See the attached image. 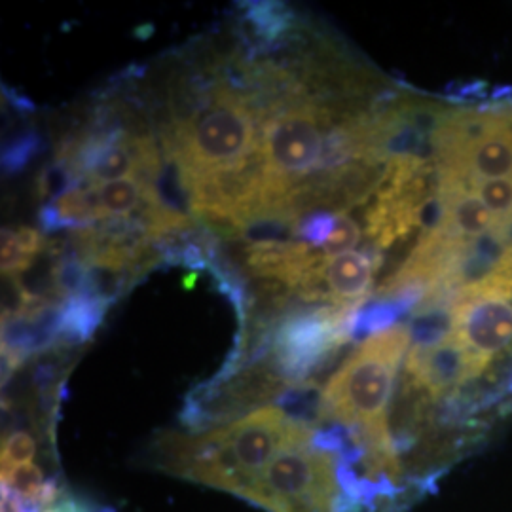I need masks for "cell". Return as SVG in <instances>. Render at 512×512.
Wrapping results in <instances>:
<instances>
[{"instance_id":"cell-2","label":"cell","mask_w":512,"mask_h":512,"mask_svg":"<svg viewBox=\"0 0 512 512\" xmlns=\"http://www.w3.org/2000/svg\"><path fill=\"white\" fill-rule=\"evenodd\" d=\"M160 143L188 183L249 162L260 152V120L249 97L222 74L202 109L188 120L162 126Z\"/></svg>"},{"instance_id":"cell-13","label":"cell","mask_w":512,"mask_h":512,"mask_svg":"<svg viewBox=\"0 0 512 512\" xmlns=\"http://www.w3.org/2000/svg\"><path fill=\"white\" fill-rule=\"evenodd\" d=\"M2 490L18 495L40 509L50 505L57 497L54 482H48L42 469L35 463L2 469Z\"/></svg>"},{"instance_id":"cell-9","label":"cell","mask_w":512,"mask_h":512,"mask_svg":"<svg viewBox=\"0 0 512 512\" xmlns=\"http://www.w3.org/2000/svg\"><path fill=\"white\" fill-rule=\"evenodd\" d=\"M110 302L80 293L63 302V323L57 340V348L73 349L92 340L95 330L103 323Z\"/></svg>"},{"instance_id":"cell-19","label":"cell","mask_w":512,"mask_h":512,"mask_svg":"<svg viewBox=\"0 0 512 512\" xmlns=\"http://www.w3.org/2000/svg\"><path fill=\"white\" fill-rule=\"evenodd\" d=\"M37 456V440L27 431H16L2 442V469L31 463Z\"/></svg>"},{"instance_id":"cell-1","label":"cell","mask_w":512,"mask_h":512,"mask_svg":"<svg viewBox=\"0 0 512 512\" xmlns=\"http://www.w3.org/2000/svg\"><path fill=\"white\" fill-rule=\"evenodd\" d=\"M410 342L408 325H393L368 336L325 385L327 420L353 433L363 450L365 475L395 486L404 467L387 410Z\"/></svg>"},{"instance_id":"cell-16","label":"cell","mask_w":512,"mask_h":512,"mask_svg":"<svg viewBox=\"0 0 512 512\" xmlns=\"http://www.w3.org/2000/svg\"><path fill=\"white\" fill-rule=\"evenodd\" d=\"M484 205L494 213L501 226H512V177L490 179L473 184L471 188Z\"/></svg>"},{"instance_id":"cell-17","label":"cell","mask_w":512,"mask_h":512,"mask_svg":"<svg viewBox=\"0 0 512 512\" xmlns=\"http://www.w3.org/2000/svg\"><path fill=\"white\" fill-rule=\"evenodd\" d=\"M361 239V228L346 213H338L336 217V226L330 234V238L325 241V245L319 249V253L323 256H336L342 253L353 251V247L359 243Z\"/></svg>"},{"instance_id":"cell-11","label":"cell","mask_w":512,"mask_h":512,"mask_svg":"<svg viewBox=\"0 0 512 512\" xmlns=\"http://www.w3.org/2000/svg\"><path fill=\"white\" fill-rule=\"evenodd\" d=\"M258 50L275 46L294 27V14L279 2H253L245 12Z\"/></svg>"},{"instance_id":"cell-14","label":"cell","mask_w":512,"mask_h":512,"mask_svg":"<svg viewBox=\"0 0 512 512\" xmlns=\"http://www.w3.org/2000/svg\"><path fill=\"white\" fill-rule=\"evenodd\" d=\"M42 150V137L37 129H25L14 135L2 147V173L4 175H19L27 165L31 164Z\"/></svg>"},{"instance_id":"cell-8","label":"cell","mask_w":512,"mask_h":512,"mask_svg":"<svg viewBox=\"0 0 512 512\" xmlns=\"http://www.w3.org/2000/svg\"><path fill=\"white\" fill-rule=\"evenodd\" d=\"M103 222L97 194L93 186H74L38 209V224L44 234H57L63 230H88Z\"/></svg>"},{"instance_id":"cell-10","label":"cell","mask_w":512,"mask_h":512,"mask_svg":"<svg viewBox=\"0 0 512 512\" xmlns=\"http://www.w3.org/2000/svg\"><path fill=\"white\" fill-rule=\"evenodd\" d=\"M90 186H93L97 194L103 220L131 219V215H139L143 205L147 203L148 186L137 177Z\"/></svg>"},{"instance_id":"cell-3","label":"cell","mask_w":512,"mask_h":512,"mask_svg":"<svg viewBox=\"0 0 512 512\" xmlns=\"http://www.w3.org/2000/svg\"><path fill=\"white\" fill-rule=\"evenodd\" d=\"M348 112L357 110L330 109L304 95L262 116L260 150L266 179L258 217L279 215L294 188L317 171L330 129L340 122H334V116Z\"/></svg>"},{"instance_id":"cell-5","label":"cell","mask_w":512,"mask_h":512,"mask_svg":"<svg viewBox=\"0 0 512 512\" xmlns=\"http://www.w3.org/2000/svg\"><path fill=\"white\" fill-rule=\"evenodd\" d=\"M452 332L480 361H492L512 346V243L494 266L459 287L450 302Z\"/></svg>"},{"instance_id":"cell-20","label":"cell","mask_w":512,"mask_h":512,"mask_svg":"<svg viewBox=\"0 0 512 512\" xmlns=\"http://www.w3.org/2000/svg\"><path fill=\"white\" fill-rule=\"evenodd\" d=\"M2 93H4V97H8V103H10V107H12V109L18 110L19 114H29V112H35V105H33V101H31V99H27V97H23V95L16 92V90L2 86Z\"/></svg>"},{"instance_id":"cell-4","label":"cell","mask_w":512,"mask_h":512,"mask_svg":"<svg viewBox=\"0 0 512 512\" xmlns=\"http://www.w3.org/2000/svg\"><path fill=\"white\" fill-rule=\"evenodd\" d=\"M245 499L268 512H338L344 499L340 456L313 442L285 448Z\"/></svg>"},{"instance_id":"cell-18","label":"cell","mask_w":512,"mask_h":512,"mask_svg":"<svg viewBox=\"0 0 512 512\" xmlns=\"http://www.w3.org/2000/svg\"><path fill=\"white\" fill-rule=\"evenodd\" d=\"M336 217L334 213L327 211H317L311 213L310 217L300 220L296 224V238L304 239L315 251H319L325 241L330 238L334 226H336Z\"/></svg>"},{"instance_id":"cell-15","label":"cell","mask_w":512,"mask_h":512,"mask_svg":"<svg viewBox=\"0 0 512 512\" xmlns=\"http://www.w3.org/2000/svg\"><path fill=\"white\" fill-rule=\"evenodd\" d=\"M86 181L76 173L73 165L61 160H54L46 165L37 179V196L40 202L48 203L65 194L74 186H84Z\"/></svg>"},{"instance_id":"cell-6","label":"cell","mask_w":512,"mask_h":512,"mask_svg":"<svg viewBox=\"0 0 512 512\" xmlns=\"http://www.w3.org/2000/svg\"><path fill=\"white\" fill-rule=\"evenodd\" d=\"M359 308H317L293 311L274 329L270 361L289 385L308 382L351 338V323Z\"/></svg>"},{"instance_id":"cell-12","label":"cell","mask_w":512,"mask_h":512,"mask_svg":"<svg viewBox=\"0 0 512 512\" xmlns=\"http://www.w3.org/2000/svg\"><path fill=\"white\" fill-rule=\"evenodd\" d=\"M277 408L283 410L291 420L308 427H315L327 420V406H325V389H321L315 382H302V384L289 385L279 397Z\"/></svg>"},{"instance_id":"cell-7","label":"cell","mask_w":512,"mask_h":512,"mask_svg":"<svg viewBox=\"0 0 512 512\" xmlns=\"http://www.w3.org/2000/svg\"><path fill=\"white\" fill-rule=\"evenodd\" d=\"M486 368L488 365L450 332L431 346H412L404 365V380L429 399L456 397L465 385L480 380Z\"/></svg>"}]
</instances>
